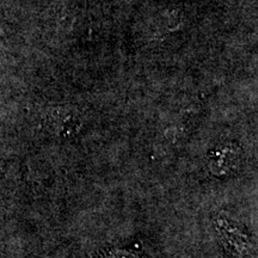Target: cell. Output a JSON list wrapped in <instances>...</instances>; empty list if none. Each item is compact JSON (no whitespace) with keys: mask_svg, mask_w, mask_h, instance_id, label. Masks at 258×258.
Returning <instances> with one entry per match:
<instances>
[{"mask_svg":"<svg viewBox=\"0 0 258 258\" xmlns=\"http://www.w3.org/2000/svg\"><path fill=\"white\" fill-rule=\"evenodd\" d=\"M92 258H141L139 254L125 250H111L106 252H101Z\"/></svg>","mask_w":258,"mask_h":258,"instance_id":"7a4b0ae2","label":"cell"},{"mask_svg":"<svg viewBox=\"0 0 258 258\" xmlns=\"http://www.w3.org/2000/svg\"><path fill=\"white\" fill-rule=\"evenodd\" d=\"M214 226L217 227L225 249L232 254L243 258L251 252L252 241L243 226L224 214L218 215L214 219Z\"/></svg>","mask_w":258,"mask_h":258,"instance_id":"6da1fadb","label":"cell"}]
</instances>
